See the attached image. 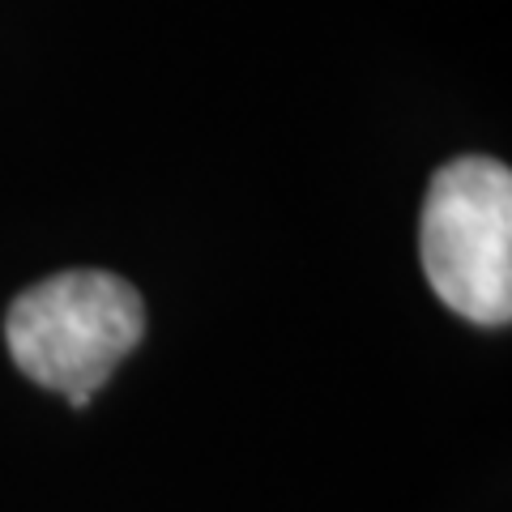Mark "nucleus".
Returning <instances> with one entry per match:
<instances>
[{
    "label": "nucleus",
    "instance_id": "nucleus-1",
    "mask_svg": "<svg viewBox=\"0 0 512 512\" xmlns=\"http://www.w3.org/2000/svg\"><path fill=\"white\" fill-rule=\"evenodd\" d=\"M146 333L137 286L107 269H64L13 299L5 316L9 355L43 389L82 410Z\"/></svg>",
    "mask_w": 512,
    "mask_h": 512
},
{
    "label": "nucleus",
    "instance_id": "nucleus-2",
    "mask_svg": "<svg viewBox=\"0 0 512 512\" xmlns=\"http://www.w3.org/2000/svg\"><path fill=\"white\" fill-rule=\"evenodd\" d=\"M423 274L474 325L512 320V171L495 158H453L436 171L419 218Z\"/></svg>",
    "mask_w": 512,
    "mask_h": 512
}]
</instances>
